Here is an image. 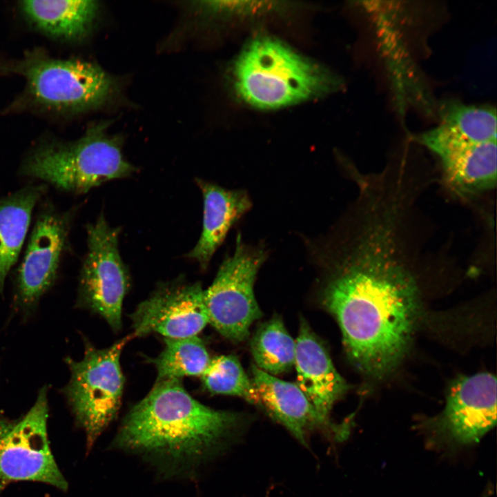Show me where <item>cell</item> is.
Segmentation results:
<instances>
[{
    "label": "cell",
    "instance_id": "1",
    "mask_svg": "<svg viewBox=\"0 0 497 497\" xmlns=\"http://www.w3.org/2000/svg\"><path fill=\"white\" fill-rule=\"evenodd\" d=\"M367 204L356 227L313 255L328 271L322 300L339 324L347 352L360 370L382 376L409 347L420 293L400 249L399 204Z\"/></svg>",
    "mask_w": 497,
    "mask_h": 497
},
{
    "label": "cell",
    "instance_id": "2",
    "mask_svg": "<svg viewBox=\"0 0 497 497\" xmlns=\"http://www.w3.org/2000/svg\"><path fill=\"white\" fill-rule=\"evenodd\" d=\"M237 413L191 396L180 380H157L121 421L110 447L135 456L165 480H193L231 442Z\"/></svg>",
    "mask_w": 497,
    "mask_h": 497
},
{
    "label": "cell",
    "instance_id": "3",
    "mask_svg": "<svg viewBox=\"0 0 497 497\" xmlns=\"http://www.w3.org/2000/svg\"><path fill=\"white\" fill-rule=\"evenodd\" d=\"M234 90L247 104L277 109L336 90L341 81L330 71L268 36L246 44L232 67Z\"/></svg>",
    "mask_w": 497,
    "mask_h": 497
},
{
    "label": "cell",
    "instance_id": "4",
    "mask_svg": "<svg viewBox=\"0 0 497 497\" xmlns=\"http://www.w3.org/2000/svg\"><path fill=\"white\" fill-rule=\"evenodd\" d=\"M109 124H93L75 141L38 145L23 160L19 174L75 194L130 176L136 168L124 157L121 138L107 133Z\"/></svg>",
    "mask_w": 497,
    "mask_h": 497
},
{
    "label": "cell",
    "instance_id": "5",
    "mask_svg": "<svg viewBox=\"0 0 497 497\" xmlns=\"http://www.w3.org/2000/svg\"><path fill=\"white\" fill-rule=\"evenodd\" d=\"M133 338L128 335L104 349L87 343L82 360L67 359L71 377L65 393L75 420L84 432L87 453L119 410L124 387L120 357Z\"/></svg>",
    "mask_w": 497,
    "mask_h": 497
},
{
    "label": "cell",
    "instance_id": "6",
    "mask_svg": "<svg viewBox=\"0 0 497 497\" xmlns=\"http://www.w3.org/2000/svg\"><path fill=\"white\" fill-rule=\"evenodd\" d=\"M266 257L263 247L248 245L238 235L233 254L223 260L204 291L208 323L232 342L246 340L251 324L262 316L253 287Z\"/></svg>",
    "mask_w": 497,
    "mask_h": 497
},
{
    "label": "cell",
    "instance_id": "7",
    "mask_svg": "<svg viewBox=\"0 0 497 497\" xmlns=\"http://www.w3.org/2000/svg\"><path fill=\"white\" fill-rule=\"evenodd\" d=\"M17 68L26 80L31 97L58 111L93 108L104 103L114 89L112 78L101 67L82 60L32 53Z\"/></svg>",
    "mask_w": 497,
    "mask_h": 497
},
{
    "label": "cell",
    "instance_id": "8",
    "mask_svg": "<svg viewBox=\"0 0 497 497\" xmlns=\"http://www.w3.org/2000/svg\"><path fill=\"white\" fill-rule=\"evenodd\" d=\"M48 418L43 387L26 415L14 420H0V483L32 481L68 489L50 446Z\"/></svg>",
    "mask_w": 497,
    "mask_h": 497
},
{
    "label": "cell",
    "instance_id": "9",
    "mask_svg": "<svg viewBox=\"0 0 497 497\" xmlns=\"http://www.w3.org/2000/svg\"><path fill=\"white\" fill-rule=\"evenodd\" d=\"M87 251L79 275V294L90 310L118 331L130 277L119 251V228L110 226L103 215L86 226Z\"/></svg>",
    "mask_w": 497,
    "mask_h": 497
},
{
    "label": "cell",
    "instance_id": "10",
    "mask_svg": "<svg viewBox=\"0 0 497 497\" xmlns=\"http://www.w3.org/2000/svg\"><path fill=\"white\" fill-rule=\"evenodd\" d=\"M496 421V377L479 373L456 380L445 409L423 427L431 445L454 449L478 442Z\"/></svg>",
    "mask_w": 497,
    "mask_h": 497
},
{
    "label": "cell",
    "instance_id": "11",
    "mask_svg": "<svg viewBox=\"0 0 497 497\" xmlns=\"http://www.w3.org/2000/svg\"><path fill=\"white\" fill-rule=\"evenodd\" d=\"M75 210L62 211L52 204L41 206L16 275L17 297L30 306L54 283L69 244Z\"/></svg>",
    "mask_w": 497,
    "mask_h": 497
},
{
    "label": "cell",
    "instance_id": "12",
    "mask_svg": "<svg viewBox=\"0 0 497 497\" xmlns=\"http://www.w3.org/2000/svg\"><path fill=\"white\" fill-rule=\"evenodd\" d=\"M133 337L153 333L165 338L197 335L208 323L204 290L182 280L159 286L130 315Z\"/></svg>",
    "mask_w": 497,
    "mask_h": 497
},
{
    "label": "cell",
    "instance_id": "13",
    "mask_svg": "<svg viewBox=\"0 0 497 497\" xmlns=\"http://www.w3.org/2000/svg\"><path fill=\"white\" fill-rule=\"evenodd\" d=\"M416 139L437 155L446 183L458 194H474L496 186V141L473 143L441 124Z\"/></svg>",
    "mask_w": 497,
    "mask_h": 497
},
{
    "label": "cell",
    "instance_id": "14",
    "mask_svg": "<svg viewBox=\"0 0 497 497\" xmlns=\"http://www.w3.org/2000/svg\"><path fill=\"white\" fill-rule=\"evenodd\" d=\"M295 341L294 366L297 385L320 416L329 422L335 402L347 391L348 384L336 371L323 344L307 322L301 319Z\"/></svg>",
    "mask_w": 497,
    "mask_h": 497
},
{
    "label": "cell",
    "instance_id": "15",
    "mask_svg": "<svg viewBox=\"0 0 497 497\" xmlns=\"http://www.w3.org/2000/svg\"><path fill=\"white\" fill-rule=\"evenodd\" d=\"M251 371L259 403L301 444L307 446L313 431L333 427L320 416L297 384L280 380L255 365Z\"/></svg>",
    "mask_w": 497,
    "mask_h": 497
},
{
    "label": "cell",
    "instance_id": "16",
    "mask_svg": "<svg viewBox=\"0 0 497 497\" xmlns=\"http://www.w3.org/2000/svg\"><path fill=\"white\" fill-rule=\"evenodd\" d=\"M196 183L204 201L202 230L186 257L205 269L230 228L251 209L252 202L244 190L226 189L201 179H197Z\"/></svg>",
    "mask_w": 497,
    "mask_h": 497
},
{
    "label": "cell",
    "instance_id": "17",
    "mask_svg": "<svg viewBox=\"0 0 497 497\" xmlns=\"http://www.w3.org/2000/svg\"><path fill=\"white\" fill-rule=\"evenodd\" d=\"M46 188L45 184H31L0 199V293L19 259L32 212Z\"/></svg>",
    "mask_w": 497,
    "mask_h": 497
},
{
    "label": "cell",
    "instance_id": "18",
    "mask_svg": "<svg viewBox=\"0 0 497 497\" xmlns=\"http://www.w3.org/2000/svg\"><path fill=\"white\" fill-rule=\"evenodd\" d=\"M26 17L44 33L75 40L90 29L98 10L92 0H31L20 3Z\"/></svg>",
    "mask_w": 497,
    "mask_h": 497
},
{
    "label": "cell",
    "instance_id": "19",
    "mask_svg": "<svg viewBox=\"0 0 497 497\" xmlns=\"http://www.w3.org/2000/svg\"><path fill=\"white\" fill-rule=\"evenodd\" d=\"M211 361L205 344L198 335L164 338V349L157 357L151 360L157 371V380H180L185 376L201 377Z\"/></svg>",
    "mask_w": 497,
    "mask_h": 497
},
{
    "label": "cell",
    "instance_id": "20",
    "mask_svg": "<svg viewBox=\"0 0 497 497\" xmlns=\"http://www.w3.org/2000/svg\"><path fill=\"white\" fill-rule=\"evenodd\" d=\"M251 351L255 366L272 376L294 366L295 341L279 317H273L259 327L251 341Z\"/></svg>",
    "mask_w": 497,
    "mask_h": 497
},
{
    "label": "cell",
    "instance_id": "21",
    "mask_svg": "<svg viewBox=\"0 0 497 497\" xmlns=\"http://www.w3.org/2000/svg\"><path fill=\"white\" fill-rule=\"evenodd\" d=\"M441 125L473 143L496 141V110L491 106L443 102L439 108Z\"/></svg>",
    "mask_w": 497,
    "mask_h": 497
},
{
    "label": "cell",
    "instance_id": "22",
    "mask_svg": "<svg viewBox=\"0 0 497 497\" xmlns=\"http://www.w3.org/2000/svg\"><path fill=\"white\" fill-rule=\"evenodd\" d=\"M200 378L204 388L211 393L238 396L250 403L259 404L252 380L234 355H223L211 359Z\"/></svg>",
    "mask_w": 497,
    "mask_h": 497
},
{
    "label": "cell",
    "instance_id": "23",
    "mask_svg": "<svg viewBox=\"0 0 497 497\" xmlns=\"http://www.w3.org/2000/svg\"><path fill=\"white\" fill-rule=\"evenodd\" d=\"M5 486L6 485L4 484L0 483V494H1V491H3V488L5 487Z\"/></svg>",
    "mask_w": 497,
    "mask_h": 497
}]
</instances>
